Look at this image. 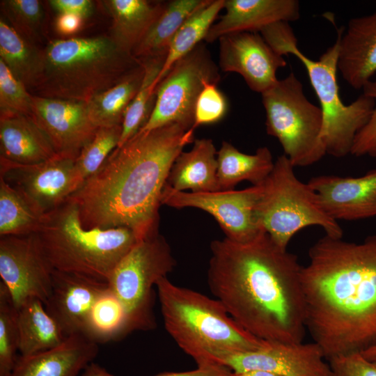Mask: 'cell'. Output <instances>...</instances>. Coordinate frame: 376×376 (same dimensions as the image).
<instances>
[{
    "mask_svg": "<svg viewBox=\"0 0 376 376\" xmlns=\"http://www.w3.org/2000/svg\"><path fill=\"white\" fill-rule=\"evenodd\" d=\"M207 269L211 292L243 329L269 342H303L306 301L302 266L265 232L240 243L214 240Z\"/></svg>",
    "mask_w": 376,
    "mask_h": 376,
    "instance_id": "1",
    "label": "cell"
},
{
    "mask_svg": "<svg viewBox=\"0 0 376 376\" xmlns=\"http://www.w3.org/2000/svg\"><path fill=\"white\" fill-rule=\"evenodd\" d=\"M194 130L172 123L139 131L114 149L69 198L83 227L127 228L140 241L158 234L162 191L174 161L194 141Z\"/></svg>",
    "mask_w": 376,
    "mask_h": 376,
    "instance_id": "2",
    "label": "cell"
},
{
    "mask_svg": "<svg viewBox=\"0 0 376 376\" xmlns=\"http://www.w3.org/2000/svg\"><path fill=\"white\" fill-rule=\"evenodd\" d=\"M301 280L306 327L327 360L376 345V235L357 243L328 235L308 251Z\"/></svg>",
    "mask_w": 376,
    "mask_h": 376,
    "instance_id": "3",
    "label": "cell"
},
{
    "mask_svg": "<svg viewBox=\"0 0 376 376\" xmlns=\"http://www.w3.org/2000/svg\"><path fill=\"white\" fill-rule=\"evenodd\" d=\"M155 287L166 331L197 366L217 364L221 356L268 343L243 329L218 299L178 286L167 276Z\"/></svg>",
    "mask_w": 376,
    "mask_h": 376,
    "instance_id": "4",
    "label": "cell"
},
{
    "mask_svg": "<svg viewBox=\"0 0 376 376\" xmlns=\"http://www.w3.org/2000/svg\"><path fill=\"white\" fill-rule=\"evenodd\" d=\"M43 50L39 81L31 93L88 102L141 63L110 36L53 40Z\"/></svg>",
    "mask_w": 376,
    "mask_h": 376,
    "instance_id": "5",
    "label": "cell"
},
{
    "mask_svg": "<svg viewBox=\"0 0 376 376\" xmlns=\"http://www.w3.org/2000/svg\"><path fill=\"white\" fill-rule=\"evenodd\" d=\"M37 234L54 269L107 283L118 264L140 241L127 228H84L78 206L70 198L44 215Z\"/></svg>",
    "mask_w": 376,
    "mask_h": 376,
    "instance_id": "6",
    "label": "cell"
},
{
    "mask_svg": "<svg viewBox=\"0 0 376 376\" xmlns=\"http://www.w3.org/2000/svg\"><path fill=\"white\" fill-rule=\"evenodd\" d=\"M260 35L279 55L292 54L304 65L323 114L321 134L327 154L343 157L350 154L356 136L367 124L375 100L363 94L345 104L337 83L339 38L315 61L297 47V40L288 22H279L263 28Z\"/></svg>",
    "mask_w": 376,
    "mask_h": 376,
    "instance_id": "7",
    "label": "cell"
},
{
    "mask_svg": "<svg viewBox=\"0 0 376 376\" xmlns=\"http://www.w3.org/2000/svg\"><path fill=\"white\" fill-rule=\"evenodd\" d=\"M294 166L285 155L274 162L271 173L262 184L256 207L261 228L279 247L287 249L292 237L301 229L318 226L326 235L342 238L338 221L328 216L318 205L308 183L300 181Z\"/></svg>",
    "mask_w": 376,
    "mask_h": 376,
    "instance_id": "8",
    "label": "cell"
},
{
    "mask_svg": "<svg viewBox=\"0 0 376 376\" xmlns=\"http://www.w3.org/2000/svg\"><path fill=\"white\" fill-rule=\"evenodd\" d=\"M267 133L280 143L294 167L308 166L326 154L321 138L323 114L310 102L293 72L261 94Z\"/></svg>",
    "mask_w": 376,
    "mask_h": 376,
    "instance_id": "9",
    "label": "cell"
},
{
    "mask_svg": "<svg viewBox=\"0 0 376 376\" xmlns=\"http://www.w3.org/2000/svg\"><path fill=\"white\" fill-rule=\"evenodd\" d=\"M176 265L171 247L159 233L139 241L120 260L108 281L127 317V335L156 328L154 285Z\"/></svg>",
    "mask_w": 376,
    "mask_h": 376,
    "instance_id": "10",
    "label": "cell"
},
{
    "mask_svg": "<svg viewBox=\"0 0 376 376\" xmlns=\"http://www.w3.org/2000/svg\"><path fill=\"white\" fill-rule=\"evenodd\" d=\"M219 68L203 42L170 68L156 88L154 107L139 130L148 132L177 123L187 128L194 124L196 100L207 84L220 81Z\"/></svg>",
    "mask_w": 376,
    "mask_h": 376,
    "instance_id": "11",
    "label": "cell"
},
{
    "mask_svg": "<svg viewBox=\"0 0 376 376\" xmlns=\"http://www.w3.org/2000/svg\"><path fill=\"white\" fill-rule=\"evenodd\" d=\"M262 190L261 184L241 190L194 193L176 191L166 184L161 204L178 209L195 207L205 211L218 222L226 238L245 243L265 231L256 215Z\"/></svg>",
    "mask_w": 376,
    "mask_h": 376,
    "instance_id": "12",
    "label": "cell"
},
{
    "mask_svg": "<svg viewBox=\"0 0 376 376\" xmlns=\"http://www.w3.org/2000/svg\"><path fill=\"white\" fill-rule=\"evenodd\" d=\"M53 271L37 233L0 237V276L16 308L31 299L47 301Z\"/></svg>",
    "mask_w": 376,
    "mask_h": 376,
    "instance_id": "13",
    "label": "cell"
},
{
    "mask_svg": "<svg viewBox=\"0 0 376 376\" xmlns=\"http://www.w3.org/2000/svg\"><path fill=\"white\" fill-rule=\"evenodd\" d=\"M75 161L57 155L43 162L25 165L0 158V178L45 214L65 203L81 186Z\"/></svg>",
    "mask_w": 376,
    "mask_h": 376,
    "instance_id": "14",
    "label": "cell"
},
{
    "mask_svg": "<svg viewBox=\"0 0 376 376\" xmlns=\"http://www.w3.org/2000/svg\"><path fill=\"white\" fill-rule=\"evenodd\" d=\"M315 342L288 344L269 342L256 350L235 352L219 357L216 363L232 372L261 370L282 376H331L329 363Z\"/></svg>",
    "mask_w": 376,
    "mask_h": 376,
    "instance_id": "15",
    "label": "cell"
},
{
    "mask_svg": "<svg viewBox=\"0 0 376 376\" xmlns=\"http://www.w3.org/2000/svg\"><path fill=\"white\" fill-rule=\"evenodd\" d=\"M219 68L240 75L249 88L262 94L278 81L276 72L287 65L256 32L233 33L219 40Z\"/></svg>",
    "mask_w": 376,
    "mask_h": 376,
    "instance_id": "16",
    "label": "cell"
},
{
    "mask_svg": "<svg viewBox=\"0 0 376 376\" xmlns=\"http://www.w3.org/2000/svg\"><path fill=\"white\" fill-rule=\"evenodd\" d=\"M31 116L45 134L58 155L76 159L98 127L86 102L33 95Z\"/></svg>",
    "mask_w": 376,
    "mask_h": 376,
    "instance_id": "17",
    "label": "cell"
},
{
    "mask_svg": "<svg viewBox=\"0 0 376 376\" xmlns=\"http://www.w3.org/2000/svg\"><path fill=\"white\" fill-rule=\"evenodd\" d=\"M308 185L320 207L336 221L376 217V168L359 177L315 176Z\"/></svg>",
    "mask_w": 376,
    "mask_h": 376,
    "instance_id": "18",
    "label": "cell"
},
{
    "mask_svg": "<svg viewBox=\"0 0 376 376\" xmlns=\"http://www.w3.org/2000/svg\"><path fill=\"white\" fill-rule=\"evenodd\" d=\"M108 288L107 282L54 269L51 294L44 306L66 337L84 334L93 304Z\"/></svg>",
    "mask_w": 376,
    "mask_h": 376,
    "instance_id": "19",
    "label": "cell"
},
{
    "mask_svg": "<svg viewBox=\"0 0 376 376\" xmlns=\"http://www.w3.org/2000/svg\"><path fill=\"white\" fill-rule=\"evenodd\" d=\"M338 70L354 89H363L376 74V10L352 18L337 31Z\"/></svg>",
    "mask_w": 376,
    "mask_h": 376,
    "instance_id": "20",
    "label": "cell"
},
{
    "mask_svg": "<svg viewBox=\"0 0 376 376\" xmlns=\"http://www.w3.org/2000/svg\"><path fill=\"white\" fill-rule=\"evenodd\" d=\"M225 13L214 23L205 39L213 42L221 36L239 32H260L279 22H294L300 17L297 0H225Z\"/></svg>",
    "mask_w": 376,
    "mask_h": 376,
    "instance_id": "21",
    "label": "cell"
},
{
    "mask_svg": "<svg viewBox=\"0 0 376 376\" xmlns=\"http://www.w3.org/2000/svg\"><path fill=\"white\" fill-rule=\"evenodd\" d=\"M98 352L97 343L84 334H75L52 349L20 355L9 376H78Z\"/></svg>",
    "mask_w": 376,
    "mask_h": 376,
    "instance_id": "22",
    "label": "cell"
},
{
    "mask_svg": "<svg viewBox=\"0 0 376 376\" xmlns=\"http://www.w3.org/2000/svg\"><path fill=\"white\" fill-rule=\"evenodd\" d=\"M0 158L35 164L57 155L51 142L31 116L0 114Z\"/></svg>",
    "mask_w": 376,
    "mask_h": 376,
    "instance_id": "23",
    "label": "cell"
},
{
    "mask_svg": "<svg viewBox=\"0 0 376 376\" xmlns=\"http://www.w3.org/2000/svg\"><path fill=\"white\" fill-rule=\"evenodd\" d=\"M217 154L212 139H195L192 148L182 151L174 161L166 185L179 191H219Z\"/></svg>",
    "mask_w": 376,
    "mask_h": 376,
    "instance_id": "24",
    "label": "cell"
},
{
    "mask_svg": "<svg viewBox=\"0 0 376 376\" xmlns=\"http://www.w3.org/2000/svg\"><path fill=\"white\" fill-rule=\"evenodd\" d=\"M112 24L110 38L122 50L132 54L163 10L166 2L147 0L103 1Z\"/></svg>",
    "mask_w": 376,
    "mask_h": 376,
    "instance_id": "25",
    "label": "cell"
},
{
    "mask_svg": "<svg viewBox=\"0 0 376 376\" xmlns=\"http://www.w3.org/2000/svg\"><path fill=\"white\" fill-rule=\"evenodd\" d=\"M219 191L234 189L242 181L252 185L264 182L273 169L274 162L267 147H260L252 155L240 151L223 141L217 154Z\"/></svg>",
    "mask_w": 376,
    "mask_h": 376,
    "instance_id": "26",
    "label": "cell"
},
{
    "mask_svg": "<svg viewBox=\"0 0 376 376\" xmlns=\"http://www.w3.org/2000/svg\"><path fill=\"white\" fill-rule=\"evenodd\" d=\"M17 320L21 356L52 349L68 338L38 299H29L17 308Z\"/></svg>",
    "mask_w": 376,
    "mask_h": 376,
    "instance_id": "27",
    "label": "cell"
},
{
    "mask_svg": "<svg viewBox=\"0 0 376 376\" xmlns=\"http://www.w3.org/2000/svg\"><path fill=\"white\" fill-rule=\"evenodd\" d=\"M0 59L29 92L37 86L42 70L43 50L20 36L0 19Z\"/></svg>",
    "mask_w": 376,
    "mask_h": 376,
    "instance_id": "28",
    "label": "cell"
},
{
    "mask_svg": "<svg viewBox=\"0 0 376 376\" xmlns=\"http://www.w3.org/2000/svg\"><path fill=\"white\" fill-rule=\"evenodd\" d=\"M210 0H172L164 8L132 54L138 59L166 55L173 36L195 11Z\"/></svg>",
    "mask_w": 376,
    "mask_h": 376,
    "instance_id": "29",
    "label": "cell"
},
{
    "mask_svg": "<svg viewBox=\"0 0 376 376\" xmlns=\"http://www.w3.org/2000/svg\"><path fill=\"white\" fill-rule=\"evenodd\" d=\"M143 75L144 68L141 61L116 85L86 102L89 116L97 127L122 125L126 111L141 86Z\"/></svg>",
    "mask_w": 376,
    "mask_h": 376,
    "instance_id": "30",
    "label": "cell"
},
{
    "mask_svg": "<svg viewBox=\"0 0 376 376\" xmlns=\"http://www.w3.org/2000/svg\"><path fill=\"white\" fill-rule=\"evenodd\" d=\"M224 3L225 0H210L182 24L171 41L164 64L157 80V85L175 62L205 41L210 29L220 11L224 9Z\"/></svg>",
    "mask_w": 376,
    "mask_h": 376,
    "instance_id": "31",
    "label": "cell"
},
{
    "mask_svg": "<svg viewBox=\"0 0 376 376\" xmlns=\"http://www.w3.org/2000/svg\"><path fill=\"white\" fill-rule=\"evenodd\" d=\"M166 55L141 58L144 75L141 86L127 108L122 123L118 146L134 136L146 123L153 109L157 80L162 70Z\"/></svg>",
    "mask_w": 376,
    "mask_h": 376,
    "instance_id": "32",
    "label": "cell"
},
{
    "mask_svg": "<svg viewBox=\"0 0 376 376\" xmlns=\"http://www.w3.org/2000/svg\"><path fill=\"white\" fill-rule=\"evenodd\" d=\"M126 328L127 317L123 306L109 286L93 304L84 334L99 344L125 337Z\"/></svg>",
    "mask_w": 376,
    "mask_h": 376,
    "instance_id": "33",
    "label": "cell"
},
{
    "mask_svg": "<svg viewBox=\"0 0 376 376\" xmlns=\"http://www.w3.org/2000/svg\"><path fill=\"white\" fill-rule=\"evenodd\" d=\"M44 215L0 178V237L37 233Z\"/></svg>",
    "mask_w": 376,
    "mask_h": 376,
    "instance_id": "34",
    "label": "cell"
},
{
    "mask_svg": "<svg viewBox=\"0 0 376 376\" xmlns=\"http://www.w3.org/2000/svg\"><path fill=\"white\" fill-rule=\"evenodd\" d=\"M3 18L24 38L37 45L43 38L45 11L38 0H3Z\"/></svg>",
    "mask_w": 376,
    "mask_h": 376,
    "instance_id": "35",
    "label": "cell"
},
{
    "mask_svg": "<svg viewBox=\"0 0 376 376\" xmlns=\"http://www.w3.org/2000/svg\"><path fill=\"white\" fill-rule=\"evenodd\" d=\"M122 125L98 127L75 161L77 178L81 184L103 164L120 142Z\"/></svg>",
    "mask_w": 376,
    "mask_h": 376,
    "instance_id": "36",
    "label": "cell"
},
{
    "mask_svg": "<svg viewBox=\"0 0 376 376\" xmlns=\"http://www.w3.org/2000/svg\"><path fill=\"white\" fill-rule=\"evenodd\" d=\"M17 308L6 286L0 282V376H9L19 351Z\"/></svg>",
    "mask_w": 376,
    "mask_h": 376,
    "instance_id": "37",
    "label": "cell"
},
{
    "mask_svg": "<svg viewBox=\"0 0 376 376\" xmlns=\"http://www.w3.org/2000/svg\"><path fill=\"white\" fill-rule=\"evenodd\" d=\"M33 95L0 59V114L31 116Z\"/></svg>",
    "mask_w": 376,
    "mask_h": 376,
    "instance_id": "38",
    "label": "cell"
},
{
    "mask_svg": "<svg viewBox=\"0 0 376 376\" xmlns=\"http://www.w3.org/2000/svg\"><path fill=\"white\" fill-rule=\"evenodd\" d=\"M217 84H207L199 94L194 107L192 128L215 123L226 115L228 103Z\"/></svg>",
    "mask_w": 376,
    "mask_h": 376,
    "instance_id": "39",
    "label": "cell"
},
{
    "mask_svg": "<svg viewBox=\"0 0 376 376\" xmlns=\"http://www.w3.org/2000/svg\"><path fill=\"white\" fill-rule=\"evenodd\" d=\"M362 90L363 95L375 100V106L370 120L356 136L350 154L376 157V79H371Z\"/></svg>",
    "mask_w": 376,
    "mask_h": 376,
    "instance_id": "40",
    "label": "cell"
},
{
    "mask_svg": "<svg viewBox=\"0 0 376 376\" xmlns=\"http://www.w3.org/2000/svg\"><path fill=\"white\" fill-rule=\"evenodd\" d=\"M331 376H376V361L353 352L329 360Z\"/></svg>",
    "mask_w": 376,
    "mask_h": 376,
    "instance_id": "41",
    "label": "cell"
},
{
    "mask_svg": "<svg viewBox=\"0 0 376 376\" xmlns=\"http://www.w3.org/2000/svg\"><path fill=\"white\" fill-rule=\"evenodd\" d=\"M48 3L58 14H72L83 19L91 15L94 8L93 2L90 0H50Z\"/></svg>",
    "mask_w": 376,
    "mask_h": 376,
    "instance_id": "42",
    "label": "cell"
},
{
    "mask_svg": "<svg viewBox=\"0 0 376 376\" xmlns=\"http://www.w3.org/2000/svg\"><path fill=\"white\" fill-rule=\"evenodd\" d=\"M232 373L228 368L213 364L197 366L194 370L182 372H164L153 376H229Z\"/></svg>",
    "mask_w": 376,
    "mask_h": 376,
    "instance_id": "43",
    "label": "cell"
},
{
    "mask_svg": "<svg viewBox=\"0 0 376 376\" xmlns=\"http://www.w3.org/2000/svg\"><path fill=\"white\" fill-rule=\"evenodd\" d=\"M83 19L76 15L60 13L56 19L55 26L59 33L65 36L72 35L81 29Z\"/></svg>",
    "mask_w": 376,
    "mask_h": 376,
    "instance_id": "44",
    "label": "cell"
},
{
    "mask_svg": "<svg viewBox=\"0 0 376 376\" xmlns=\"http://www.w3.org/2000/svg\"><path fill=\"white\" fill-rule=\"evenodd\" d=\"M81 376H113L105 368L94 362L91 363L83 371Z\"/></svg>",
    "mask_w": 376,
    "mask_h": 376,
    "instance_id": "45",
    "label": "cell"
},
{
    "mask_svg": "<svg viewBox=\"0 0 376 376\" xmlns=\"http://www.w3.org/2000/svg\"><path fill=\"white\" fill-rule=\"evenodd\" d=\"M229 376H282L281 375L261 370H251L242 372H232Z\"/></svg>",
    "mask_w": 376,
    "mask_h": 376,
    "instance_id": "46",
    "label": "cell"
},
{
    "mask_svg": "<svg viewBox=\"0 0 376 376\" xmlns=\"http://www.w3.org/2000/svg\"><path fill=\"white\" fill-rule=\"evenodd\" d=\"M361 353L368 359L376 361V345L361 352Z\"/></svg>",
    "mask_w": 376,
    "mask_h": 376,
    "instance_id": "47",
    "label": "cell"
}]
</instances>
